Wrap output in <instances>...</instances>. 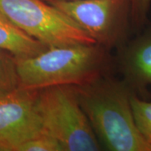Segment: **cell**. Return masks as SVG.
Wrapping results in <instances>:
<instances>
[{"label":"cell","mask_w":151,"mask_h":151,"mask_svg":"<svg viewBox=\"0 0 151 151\" xmlns=\"http://www.w3.org/2000/svg\"><path fill=\"white\" fill-rule=\"evenodd\" d=\"M73 87L101 145L111 151H151L135 123L134 92L123 79L107 74Z\"/></svg>","instance_id":"6da1fadb"},{"label":"cell","mask_w":151,"mask_h":151,"mask_svg":"<svg viewBox=\"0 0 151 151\" xmlns=\"http://www.w3.org/2000/svg\"><path fill=\"white\" fill-rule=\"evenodd\" d=\"M108 50L97 43L47 47L32 56L15 58L19 86H80L109 74Z\"/></svg>","instance_id":"7a4b0ae2"},{"label":"cell","mask_w":151,"mask_h":151,"mask_svg":"<svg viewBox=\"0 0 151 151\" xmlns=\"http://www.w3.org/2000/svg\"><path fill=\"white\" fill-rule=\"evenodd\" d=\"M38 106L43 129L58 140L63 151L102 150L73 86L39 89Z\"/></svg>","instance_id":"3957f363"},{"label":"cell","mask_w":151,"mask_h":151,"mask_svg":"<svg viewBox=\"0 0 151 151\" xmlns=\"http://www.w3.org/2000/svg\"><path fill=\"white\" fill-rule=\"evenodd\" d=\"M0 12L48 47L96 43L70 17L45 0H0Z\"/></svg>","instance_id":"277c9868"},{"label":"cell","mask_w":151,"mask_h":151,"mask_svg":"<svg viewBox=\"0 0 151 151\" xmlns=\"http://www.w3.org/2000/svg\"><path fill=\"white\" fill-rule=\"evenodd\" d=\"M76 22L94 41L108 50L128 41L130 0H73L48 2Z\"/></svg>","instance_id":"5b68a950"},{"label":"cell","mask_w":151,"mask_h":151,"mask_svg":"<svg viewBox=\"0 0 151 151\" xmlns=\"http://www.w3.org/2000/svg\"><path fill=\"white\" fill-rule=\"evenodd\" d=\"M39 89L21 86L0 91V151H17L43 131Z\"/></svg>","instance_id":"8992f818"},{"label":"cell","mask_w":151,"mask_h":151,"mask_svg":"<svg viewBox=\"0 0 151 151\" xmlns=\"http://www.w3.org/2000/svg\"><path fill=\"white\" fill-rule=\"evenodd\" d=\"M117 60L123 80L134 93L145 97L151 86V27L146 26L121 46Z\"/></svg>","instance_id":"52a82bcc"},{"label":"cell","mask_w":151,"mask_h":151,"mask_svg":"<svg viewBox=\"0 0 151 151\" xmlns=\"http://www.w3.org/2000/svg\"><path fill=\"white\" fill-rule=\"evenodd\" d=\"M47 47L24 32L0 12V50L19 58L37 55Z\"/></svg>","instance_id":"ba28073f"},{"label":"cell","mask_w":151,"mask_h":151,"mask_svg":"<svg viewBox=\"0 0 151 151\" xmlns=\"http://www.w3.org/2000/svg\"><path fill=\"white\" fill-rule=\"evenodd\" d=\"M131 105L135 123L141 134L151 145V101L133 93Z\"/></svg>","instance_id":"9c48e42d"},{"label":"cell","mask_w":151,"mask_h":151,"mask_svg":"<svg viewBox=\"0 0 151 151\" xmlns=\"http://www.w3.org/2000/svg\"><path fill=\"white\" fill-rule=\"evenodd\" d=\"M19 86L15 57L9 52L0 50V91Z\"/></svg>","instance_id":"30bf717a"},{"label":"cell","mask_w":151,"mask_h":151,"mask_svg":"<svg viewBox=\"0 0 151 151\" xmlns=\"http://www.w3.org/2000/svg\"><path fill=\"white\" fill-rule=\"evenodd\" d=\"M17 151H63L58 140L44 130L39 134L22 144Z\"/></svg>","instance_id":"8fae6325"},{"label":"cell","mask_w":151,"mask_h":151,"mask_svg":"<svg viewBox=\"0 0 151 151\" xmlns=\"http://www.w3.org/2000/svg\"><path fill=\"white\" fill-rule=\"evenodd\" d=\"M131 27L136 33L142 31L148 24L151 0H130Z\"/></svg>","instance_id":"7c38bea8"},{"label":"cell","mask_w":151,"mask_h":151,"mask_svg":"<svg viewBox=\"0 0 151 151\" xmlns=\"http://www.w3.org/2000/svg\"><path fill=\"white\" fill-rule=\"evenodd\" d=\"M46 2H50V1H73V0H45Z\"/></svg>","instance_id":"4fadbf2b"}]
</instances>
